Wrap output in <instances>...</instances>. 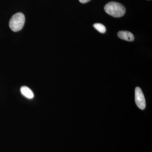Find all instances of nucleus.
<instances>
[{"label": "nucleus", "instance_id": "f257e3e1", "mask_svg": "<svg viewBox=\"0 0 152 152\" xmlns=\"http://www.w3.org/2000/svg\"><path fill=\"white\" fill-rule=\"evenodd\" d=\"M104 10L107 13L115 18L124 16L126 12V8L121 4L116 2H110L105 6Z\"/></svg>", "mask_w": 152, "mask_h": 152}, {"label": "nucleus", "instance_id": "f03ea898", "mask_svg": "<svg viewBox=\"0 0 152 152\" xmlns=\"http://www.w3.org/2000/svg\"><path fill=\"white\" fill-rule=\"evenodd\" d=\"M25 22V17L21 12L17 13L12 16L9 22V26L12 31H18L23 28Z\"/></svg>", "mask_w": 152, "mask_h": 152}, {"label": "nucleus", "instance_id": "7ed1b4c3", "mask_svg": "<svg viewBox=\"0 0 152 152\" xmlns=\"http://www.w3.org/2000/svg\"><path fill=\"white\" fill-rule=\"evenodd\" d=\"M135 94L136 104L141 110H144L146 107L145 100L141 89L139 87H136Z\"/></svg>", "mask_w": 152, "mask_h": 152}, {"label": "nucleus", "instance_id": "20e7f679", "mask_svg": "<svg viewBox=\"0 0 152 152\" xmlns=\"http://www.w3.org/2000/svg\"><path fill=\"white\" fill-rule=\"evenodd\" d=\"M118 36L120 39L129 42H132L134 39L133 34L128 31H120L118 33Z\"/></svg>", "mask_w": 152, "mask_h": 152}, {"label": "nucleus", "instance_id": "39448f33", "mask_svg": "<svg viewBox=\"0 0 152 152\" xmlns=\"http://www.w3.org/2000/svg\"><path fill=\"white\" fill-rule=\"evenodd\" d=\"M22 94L28 99H33L34 97V93L29 88L26 86H23L20 88Z\"/></svg>", "mask_w": 152, "mask_h": 152}, {"label": "nucleus", "instance_id": "423d86ee", "mask_svg": "<svg viewBox=\"0 0 152 152\" xmlns=\"http://www.w3.org/2000/svg\"><path fill=\"white\" fill-rule=\"evenodd\" d=\"M94 27L99 32L102 33V34L105 33L106 31L105 27L102 24L99 23H95L94 25Z\"/></svg>", "mask_w": 152, "mask_h": 152}, {"label": "nucleus", "instance_id": "0eeeda50", "mask_svg": "<svg viewBox=\"0 0 152 152\" xmlns=\"http://www.w3.org/2000/svg\"><path fill=\"white\" fill-rule=\"evenodd\" d=\"M90 1H91V0H79L80 2L83 3V4L88 2Z\"/></svg>", "mask_w": 152, "mask_h": 152}]
</instances>
